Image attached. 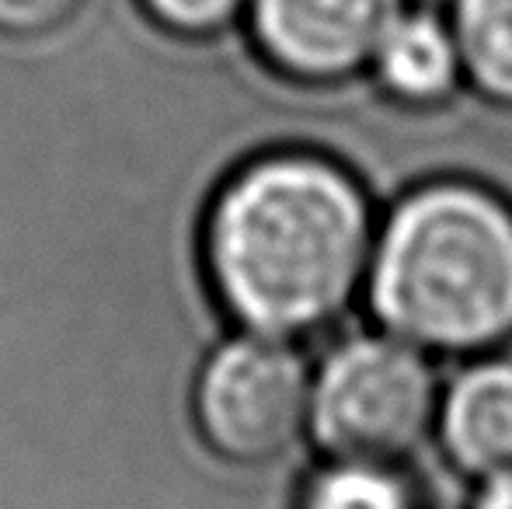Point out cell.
I'll return each instance as SVG.
<instances>
[{
    "label": "cell",
    "mask_w": 512,
    "mask_h": 509,
    "mask_svg": "<svg viewBox=\"0 0 512 509\" xmlns=\"http://www.w3.org/2000/svg\"><path fill=\"white\" fill-rule=\"evenodd\" d=\"M453 42L464 70V91L488 109L512 112V0H450Z\"/></svg>",
    "instance_id": "ba28073f"
},
{
    "label": "cell",
    "mask_w": 512,
    "mask_h": 509,
    "mask_svg": "<svg viewBox=\"0 0 512 509\" xmlns=\"http://www.w3.org/2000/svg\"><path fill=\"white\" fill-rule=\"evenodd\" d=\"M150 21L182 39H213L244 21L248 0H140Z\"/></svg>",
    "instance_id": "30bf717a"
},
{
    "label": "cell",
    "mask_w": 512,
    "mask_h": 509,
    "mask_svg": "<svg viewBox=\"0 0 512 509\" xmlns=\"http://www.w3.org/2000/svg\"><path fill=\"white\" fill-rule=\"evenodd\" d=\"M314 360L300 342L241 332L199 363L192 419L209 454L234 468H269L310 433Z\"/></svg>",
    "instance_id": "277c9868"
},
{
    "label": "cell",
    "mask_w": 512,
    "mask_h": 509,
    "mask_svg": "<svg viewBox=\"0 0 512 509\" xmlns=\"http://www.w3.org/2000/svg\"><path fill=\"white\" fill-rule=\"evenodd\" d=\"M377 224L366 182L335 154L265 150L209 196L199 227L206 286L234 328L304 346L363 300Z\"/></svg>",
    "instance_id": "6da1fadb"
},
{
    "label": "cell",
    "mask_w": 512,
    "mask_h": 509,
    "mask_svg": "<svg viewBox=\"0 0 512 509\" xmlns=\"http://www.w3.org/2000/svg\"><path fill=\"white\" fill-rule=\"evenodd\" d=\"M439 363L373 325L338 339L310 377V433L321 457L408 464L432 443Z\"/></svg>",
    "instance_id": "3957f363"
},
{
    "label": "cell",
    "mask_w": 512,
    "mask_h": 509,
    "mask_svg": "<svg viewBox=\"0 0 512 509\" xmlns=\"http://www.w3.org/2000/svg\"><path fill=\"white\" fill-rule=\"evenodd\" d=\"M366 81L394 109H446L464 91V70L446 14L408 4L380 39Z\"/></svg>",
    "instance_id": "52a82bcc"
},
{
    "label": "cell",
    "mask_w": 512,
    "mask_h": 509,
    "mask_svg": "<svg viewBox=\"0 0 512 509\" xmlns=\"http://www.w3.org/2000/svg\"><path fill=\"white\" fill-rule=\"evenodd\" d=\"M408 0H248L244 32L265 70L293 88L363 81L380 39Z\"/></svg>",
    "instance_id": "5b68a950"
},
{
    "label": "cell",
    "mask_w": 512,
    "mask_h": 509,
    "mask_svg": "<svg viewBox=\"0 0 512 509\" xmlns=\"http://www.w3.org/2000/svg\"><path fill=\"white\" fill-rule=\"evenodd\" d=\"M432 447L471 485L512 475V353L457 363L439 391Z\"/></svg>",
    "instance_id": "8992f818"
},
{
    "label": "cell",
    "mask_w": 512,
    "mask_h": 509,
    "mask_svg": "<svg viewBox=\"0 0 512 509\" xmlns=\"http://www.w3.org/2000/svg\"><path fill=\"white\" fill-rule=\"evenodd\" d=\"M471 509H512V475L492 478L485 485H474Z\"/></svg>",
    "instance_id": "7c38bea8"
},
{
    "label": "cell",
    "mask_w": 512,
    "mask_h": 509,
    "mask_svg": "<svg viewBox=\"0 0 512 509\" xmlns=\"http://www.w3.org/2000/svg\"><path fill=\"white\" fill-rule=\"evenodd\" d=\"M363 300L377 328L432 360L512 346V199L464 175L401 192L377 224Z\"/></svg>",
    "instance_id": "7a4b0ae2"
},
{
    "label": "cell",
    "mask_w": 512,
    "mask_h": 509,
    "mask_svg": "<svg viewBox=\"0 0 512 509\" xmlns=\"http://www.w3.org/2000/svg\"><path fill=\"white\" fill-rule=\"evenodd\" d=\"M297 509H422L405 464L321 457L300 482Z\"/></svg>",
    "instance_id": "9c48e42d"
},
{
    "label": "cell",
    "mask_w": 512,
    "mask_h": 509,
    "mask_svg": "<svg viewBox=\"0 0 512 509\" xmlns=\"http://www.w3.org/2000/svg\"><path fill=\"white\" fill-rule=\"evenodd\" d=\"M84 0H0V32L14 39L53 35L74 21Z\"/></svg>",
    "instance_id": "8fae6325"
}]
</instances>
